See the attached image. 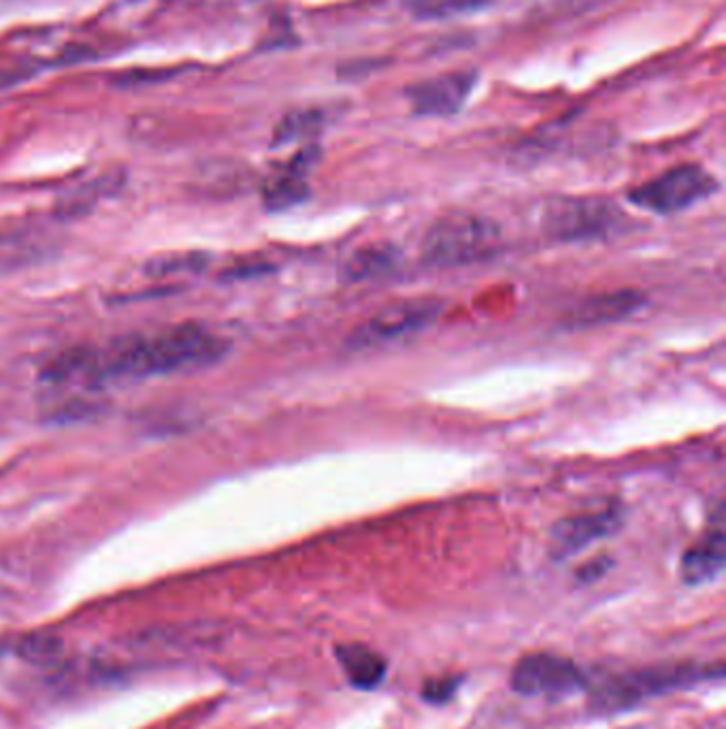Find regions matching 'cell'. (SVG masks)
Masks as SVG:
<instances>
[{"mask_svg":"<svg viewBox=\"0 0 726 729\" xmlns=\"http://www.w3.org/2000/svg\"><path fill=\"white\" fill-rule=\"evenodd\" d=\"M224 352L226 342L218 335L182 324L152 335H132L105 350H71L47 367V374L52 380H145L212 365Z\"/></svg>","mask_w":726,"mask_h":729,"instance_id":"6da1fadb","label":"cell"},{"mask_svg":"<svg viewBox=\"0 0 726 729\" xmlns=\"http://www.w3.org/2000/svg\"><path fill=\"white\" fill-rule=\"evenodd\" d=\"M501 250L499 226L477 214H449L433 224L422 244V256L435 267H463L492 258Z\"/></svg>","mask_w":726,"mask_h":729,"instance_id":"7a4b0ae2","label":"cell"},{"mask_svg":"<svg viewBox=\"0 0 726 729\" xmlns=\"http://www.w3.org/2000/svg\"><path fill=\"white\" fill-rule=\"evenodd\" d=\"M625 214L600 196L554 199L543 216V231L554 242H588L609 237L625 226Z\"/></svg>","mask_w":726,"mask_h":729,"instance_id":"3957f363","label":"cell"},{"mask_svg":"<svg viewBox=\"0 0 726 729\" xmlns=\"http://www.w3.org/2000/svg\"><path fill=\"white\" fill-rule=\"evenodd\" d=\"M707 676H712V669H701L686 664L627 672L600 685L595 692V706L600 710H622L643 698L691 687L698 680H705Z\"/></svg>","mask_w":726,"mask_h":729,"instance_id":"277c9868","label":"cell"},{"mask_svg":"<svg viewBox=\"0 0 726 729\" xmlns=\"http://www.w3.org/2000/svg\"><path fill=\"white\" fill-rule=\"evenodd\" d=\"M718 191V182L698 164H680L629 192L632 205L654 214H678Z\"/></svg>","mask_w":726,"mask_h":729,"instance_id":"5b68a950","label":"cell"},{"mask_svg":"<svg viewBox=\"0 0 726 729\" xmlns=\"http://www.w3.org/2000/svg\"><path fill=\"white\" fill-rule=\"evenodd\" d=\"M588 687V676L571 660L531 653L511 669V689L524 698H565Z\"/></svg>","mask_w":726,"mask_h":729,"instance_id":"8992f818","label":"cell"},{"mask_svg":"<svg viewBox=\"0 0 726 729\" xmlns=\"http://www.w3.org/2000/svg\"><path fill=\"white\" fill-rule=\"evenodd\" d=\"M442 312L435 299H410L392 303L365 320L349 337L351 349H376L390 342L405 340L431 326Z\"/></svg>","mask_w":726,"mask_h":729,"instance_id":"52a82bcc","label":"cell"},{"mask_svg":"<svg viewBox=\"0 0 726 729\" xmlns=\"http://www.w3.org/2000/svg\"><path fill=\"white\" fill-rule=\"evenodd\" d=\"M622 510L618 506L603 507L595 512L567 516L554 525L550 534V555L556 561L586 550L599 539L611 538L622 527Z\"/></svg>","mask_w":726,"mask_h":729,"instance_id":"ba28073f","label":"cell"},{"mask_svg":"<svg viewBox=\"0 0 726 729\" xmlns=\"http://www.w3.org/2000/svg\"><path fill=\"white\" fill-rule=\"evenodd\" d=\"M474 86V73H447L411 86L408 96L415 114L447 118L460 111Z\"/></svg>","mask_w":726,"mask_h":729,"instance_id":"9c48e42d","label":"cell"},{"mask_svg":"<svg viewBox=\"0 0 726 729\" xmlns=\"http://www.w3.org/2000/svg\"><path fill=\"white\" fill-rule=\"evenodd\" d=\"M725 529L723 518L716 521V525L691 546L682 557V580L689 587H701L712 580H716L725 570Z\"/></svg>","mask_w":726,"mask_h":729,"instance_id":"30bf717a","label":"cell"},{"mask_svg":"<svg viewBox=\"0 0 726 729\" xmlns=\"http://www.w3.org/2000/svg\"><path fill=\"white\" fill-rule=\"evenodd\" d=\"M646 303L643 294L635 290H618V292H607L593 297L584 301L575 312H573V322L582 326H595V324H605V322H616L622 318H629L641 305Z\"/></svg>","mask_w":726,"mask_h":729,"instance_id":"8fae6325","label":"cell"},{"mask_svg":"<svg viewBox=\"0 0 726 729\" xmlns=\"http://www.w3.org/2000/svg\"><path fill=\"white\" fill-rule=\"evenodd\" d=\"M335 655L348 676L349 685L362 692L376 689L388 672L386 660L365 644H339Z\"/></svg>","mask_w":726,"mask_h":729,"instance_id":"7c38bea8","label":"cell"},{"mask_svg":"<svg viewBox=\"0 0 726 729\" xmlns=\"http://www.w3.org/2000/svg\"><path fill=\"white\" fill-rule=\"evenodd\" d=\"M399 265V254L390 246H369L351 254L344 265L346 282H369L392 274Z\"/></svg>","mask_w":726,"mask_h":729,"instance_id":"4fadbf2b","label":"cell"},{"mask_svg":"<svg viewBox=\"0 0 726 729\" xmlns=\"http://www.w3.org/2000/svg\"><path fill=\"white\" fill-rule=\"evenodd\" d=\"M305 167L303 159L292 162L282 175L273 178L264 191V201L271 210H285L301 203L307 196L305 186Z\"/></svg>","mask_w":726,"mask_h":729,"instance_id":"5bb4252c","label":"cell"},{"mask_svg":"<svg viewBox=\"0 0 726 729\" xmlns=\"http://www.w3.org/2000/svg\"><path fill=\"white\" fill-rule=\"evenodd\" d=\"M418 18H447L474 7V0H405Z\"/></svg>","mask_w":726,"mask_h":729,"instance_id":"9a60e30c","label":"cell"},{"mask_svg":"<svg viewBox=\"0 0 726 729\" xmlns=\"http://www.w3.org/2000/svg\"><path fill=\"white\" fill-rule=\"evenodd\" d=\"M317 114H296V116H288L284 122L278 128L275 132V141L278 143H290L299 137H305L307 132H316L317 128Z\"/></svg>","mask_w":726,"mask_h":729,"instance_id":"2e32d148","label":"cell"},{"mask_svg":"<svg viewBox=\"0 0 726 729\" xmlns=\"http://www.w3.org/2000/svg\"><path fill=\"white\" fill-rule=\"evenodd\" d=\"M458 687H460V678H456V676L433 678L422 687V699H426L431 704H445L454 698Z\"/></svg>","mask_w":726,"mask_h":729,"instance_id":"e0dca14e","label":"cell"}]
</instances>
